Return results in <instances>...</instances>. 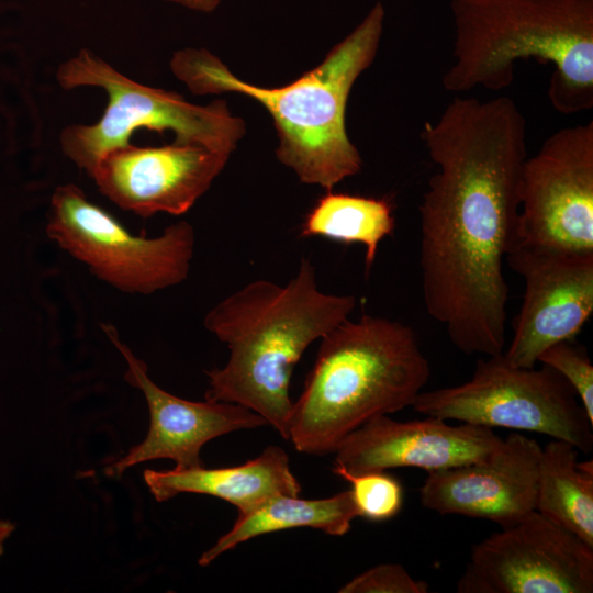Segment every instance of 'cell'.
Here are the masks:
<instances>
[{
	"instance_id": "obj_1",
	"label": "cell",
	"mask_w": 593,
	"mask_h": 593,
	"mask_svg": "<svg viewBox=\"0 0 593 593\" xmlns=\"http://www.w3.org/2000/svg\"><path fill=\"white\" fill-rule=\"evenodd\" d=\"M526 119L505 96L455 97L421 138L437 167L419 204V268L428 315L467 355L503 353Z\"/></svg>"
},
{
	"instance_id": "obj_2",
	"label": "cell",
	"mask_w": 593,
	"mask_h": 593,
	"mask_svg": "<svg viewBox=\"0 0 593 593\" xmlns=\"http://www.w3.org/2000/svg\"><path fill=\"white\" fill-rule=\"evenodd\" d=\"M356 302L354 295L321 291L306 258L283 286L258 279L230 294L203 321L230 349L223 368L206 371L205 400L243 405L288 440L292 371L314 340L349 317Z\"/></svg>"
},
{
	"instance_id": "obj_3",
	"label": "cell",
	"mask_w": 593,
	"mask_h": 593,
	"mask_svg": "<svg viewBox=\"0 0 593 593\" xmlns=\"http://www.w3.org/2000/svg\"><path fill=\"white\" fill-rule=\"evenodd\" d=\"M384 16L377 2L318 66L279 88L240 80L206 49L177 51L170 69L194 94L237 92L259 102L273 119L277 158L302 182L331 191L362 167L346 132V104L355 81L376 58Z\"/></svg>"
},
{
	"instance_id": "obj_4",
	"label": "cell",
	"mask_w": 593,
	"mask_h": 593,
	"mask_svg": "<svg viewBox=\"0 0 593 593\" xmlns=\"http://www.w3.org/2000/svg\"><path fill=\"white\" fill-rule=\"evenodd\" d=\"M454 64L446 91L512 85L515 63L550 64L551 105L572 114L593 107V0H449Z\"/></svg>"
},
{
	"instance_id": "obj_5",
	"label": "cell",
	"mask_w": 593,
	"mask_h": 593,
	"mask_svg": "<svg viewBox=\"0 0 593 593\" xmlns=\"http://www.w3.org/2000/svg\"><path fill=\"white\" fill-rule=\"evenodd\" d=\"M320 340L289 419L288 440L300 452H335L372 417L412 406L429 379L415 332L398 321L363 314Z\"/></svg>"
},
{
	"instance_id": "obj_6",
	"label": "cell",
	"mask_w": 593,
	"mask_h": 593,
	"mask_svg": "<svg viewBox=\"0 0 593 593\" xmlns=\"http://www.w3.org/2000/svg\"><path fill=\"white\" fill-rule=\"evenodd\" d=\"M56 78L65 90L98 87L108 96L99 121L68 125L59 135L65 156L89 176L108 152L130 144L139 128L172 131L177 143L228 156L245 134L244 121L233 116L223 100L208 105L190 103L174 91L132 80L87 48L63 63Z\"/></svg>"
},
{
	"instance_id": "obj_7",
	"label": "cell",
	"mask_w": 593,
	"mask_h": 593,
	"mask_svg": "<svg viewBox=\"0 0 593 593\" xmlns=\"http://www.w3.org/2000/svg\"><path fill=\"white\" fill-rule=\"evenodd\" d=\"M412 407L445 421L534 432L593 448V423L572 387L555 369L512 365L504 351L477 361L463 383L422 391Z\"/></svg>"
},
{
	"instance_id": "obj_8",
	"label": "cell",
	"mask_w": 593,
	"mask_h": 593,
	"mask_svg": "<svg viewBox=\"0 0 593 593\" xmlns=\"http://www.w3.org/2000/svg\"><path fill=\"white\" fill-rule=\"evenodd\" d=\"M46 233L98 279L137 294H152L186 280L195 239L186 221L169 225L154 238L133 235L72 183L54 190Z\"/></svg>"
},
{
	"instance_id": "obj_9",
	"label": "cell",
	"mask_w": 593,
	"mask_h": 593,
	"mask_svg": "<svg viewBox=\"0 0 593 593\" xmlns=\"http://www.w3.org/2000/svg\"><path fill=\"white\" fill-rule=\"evenodd\" d=\"M515 244L593 254V121L560 128L526 158Z\"/></svg>"
},
{
	"instance_id": "obj_10",
	"label": "cell",
	"mask_w": 593,
	"mask_h": 593,
	"mask_svg": "<svg viewBox=\"0 0 593 593\" xmlns=\"http://www.w3.org/2000/svg\"><path fill=\"white\" fill-rule=\"evenodd\" d=\"M459 593H591L593 547L537 511L472 547Z\"/></svg>"
},
{
	"instance_id": "obj_11",
	"label": "cell",
	"mask_w": 593,
	"mask_h": 593,
	"mask_svg": "<svg viewBox=\"0 0 593 593\" xmlns=\"http://www.w3.org/2000/svg\"><path fill=\"white\" fill-rule=\"evenodd\" d=\"M507 265L524 280L522 306L504 353L514 366L532 368L548 347L579 334L593 312V254L514 244Z\"/></svg>"
},
{
	"instance_id": "obj_12",
	"label": "cell",
	"mask_w": 593,
	"mask_h": 593,
	"mask_svg": "<svg viewBox=\"0 0 593 593\" xmlns=\"http://www.w3.org/2000/svg\"><path fill=\"white\" fill-rule=\"evenodd\" d=\"M228 155L195 144H127L108 152L90 176L100 193L143 219L189 211L225 167Z\"/></svg>"
},
{
	"instance_id": "obj_13",
	"label": "cell",
	"mask_w": 593,
	"mask_h": 593,
	"mask_svg": "<svg viewBox=\"0 0 593 593\" xmlns=\"http://www.w3.org/2000/svg\"><path fill=\"white\" fill-rule=\"evenodd\" d=\"M101 327L125 359L124 379L142 391L150 416L146 437L104 468L108 477H122L127 469L156 459L174 460L178 468L202 467L200 452L208 441L235 430L268 425L261 415L236 403L193 402L168 393L150 380L145 362L120 340L112 325Z\"/></svg>"
},
{
	"instance_id": "obj_14",
	"label": "cell",
	"mask_w": 593,
	"mask_h": 593,
	"mask_svg": "<svg viewBox=\"0 0 593 593\" xmlns=\"http://www.w3.org/2000/svg\"><path fill=\"white\" fill-rule=\"evenodd\" d=\"M540 454L536 440L513 433L483 459L428 472L421 503L443 515L513 525L536 511Z\"/></svg>"
},
{
	"instance_id": "obj_15",
	"label": "cell",
	"mask_w": 593,
	"mask_h": 593,
	"mask_svg": "<svg viewBox=\"0 0 593 593\" xmlns=\"http://www.w3.org/2000/svg\"><path fill=\"white\" fill-rule=\"evenodd\" d=\"M447 422L372 417L340 441L335 466L353 474L404 467L439 471L483 459L503 440L492 428Z\"/></svg>"
},
{
	"instance_id": "obj_16",
	"label": "cell",
	"mask_w": 593,
	"mask_h": 593,
	"mask_svg": "<svg viewBox=\"0 0 593 593\" xmlns=\"http://www.w3.org/2000/svg\"><path fill=\"white\" fill-rule=\"evenodd\" d=\"M143 478L158 502L180 493L206 494L233 504L238 515L248 514L275 495L301 492L289 457L278 446H268L257 458L235 467L147 469Z\"/></svg>"
},
{
	"instance_id": "obj_17",
	"label": "cell",
	"mask_w": 593,
	"mask_h": 593,
	"mask_svg": "<svg viewBox=\"0 0 593 593\" xmlns=\"http://www.w3.org/2000/svg\"><path fill=\"white\" fill-rule=\"evenodd\" d=\"M358 517L350 490L325 499H300L278 494L245 515H237L233 527L199 558L209 566L219 556L260 535L284 529L310 527L331 536H343Z\"/></svg>"
},
{
	"instance_id": "obj_18",
	"label": "cell",
	"mask_w": 593,
	"mask_h": 593,
	"mask_svg": "<svg viewBox=\"0 0 593 593\" xmlns=\"http://www.w3.org/2000/svg\"><path fill=\"white\" fill-rule=\"evenodd\" d=\"M560 439L541 447L535 510L593 547V462Z\"/></svg>"
},
{
	"instance_id": "obj_19",
	"label": "cell",
	"mask_w": 593,
	"mask_h": 593,
	"mask_svg": "<svg viewBox=\"0 0 593 593\" xmlns=\"http://www.w3.org/2000/svg\"><path fill=\"white\" fill-rule=\"evenodd\" d=\"M394 228L388 200L327 191L307 213L301 235L363 245L365 269L369 272L381 240Z\"/></svg>"
},
{
	"instance_id": "obj_20",
	"label": "cell",
	"mask_w": 593,
	"mask_h": 593,
	"mask_svg": "<svg viewBox=\"0 0 593 593\" xmlns=\"http://www.w3.org/2000/svg\"><path fill=\"white\" fill-rule=\"evenodd\" d=\"M332 471L348 481L358 516L383 522L393 518L403 506L404 491L401 482L385 471L348 473L334 466Z\"/></svg>"
},
{
	"instance_id": "obj_21",
	"label": "cell",
	"mask_w": 593,
	"mask_h": 593,
	"mask_svg": "<svg viewBox=\"0 0 593 593\" xmlns=\"http://www.w3.org/2000/svg\"><path fill=\"white\" fill-rule=\"evenodd\" d=\"M538 362L555 369L572 387L593 423V366L586 349L573 342H559L545 349Z\"/></svg>"
},
{
	"instance_id": "obj_22",
	"label": "cell",
	"mask_w": 593,
	"mask_h": 593,
	"mask_svg": "<svg viewBox=\"0 0 593 593\" xmlns=\"http://www.w3.org/2000/svg\"><path fill=\"white\" fill-rule=\"evenodd\" d=\"M428 584L414 579L399 563L376 566L344 584L340 593H427Z\"/></svg>"
},
{
	"instance_id": "obj_23",
	"label": "cell",
	"mask_w": 593,
	"mask_h": 593,
	"mask_svg": "<svg viewBox=\"0 0 593 593\" xmlns=\"http://www.w3.org/2000/svg\"><path fill=\"white\" fill-rule=\"evenodd\" d=\"M171 3L182 5L184 8L200 11V12H212L222 0H166Z\"/></svg>"
},
{
	"instance_id": "obj_24",
	"label": "cell",
	"mask_w": 593,
	"mask_h": 593,
	"mask_svg": "<svg viewBox=\"0 0 593 593\" xmlns=\"http://www.w3.org/2000/svg\"><path fill=\"white\" fill-rule=\"evenodd\" d=\"M15 528V523L9 519H0V557L4 552L7 540L11 537Z\"/></svg>"
}]
</instances>
